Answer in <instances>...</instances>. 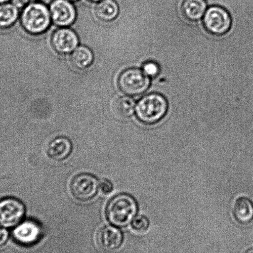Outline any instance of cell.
I'll use <instances>...</instances> for the list:
<instances>
[{"label":"cell","mask_w":253,"mask_h":253,"mask_svg":"<svg viewBox=\"0 0 253 253\" xmlns=\"http://www.w3.org/2000/svg\"><path fill=\"white\" fill-rule=\"evenodd\" d=\"M50 10L41 1L26 4L22 11L21 21L27 32L38 35L47 30L51 23Z\"/></svg>","instance_id":"cell-1"},{"label":"cell","mask_w":253,"mask_h":253,"mask_svg":"<svg viewBox=\"0 0 253 253\" xmlns=\"http://www.w3.org/2000/svg\"><path fill=\"white\" fill-rule=\"evenodd\" d=\"M137 209L136 201L131 196L122 194L110 201L107 208V217L113 225L124 227L133 219Z\"/></svg>","instance_id":"cell-2"},{"label":"cell","mask_w":253,"mask_h":253,"mask_svg":"<svg viewBox=\"0 0 253 253\" xmlns=\"http://www.w3.org/2000/svg\"><path fill=\"white\" fill-rule=\"evenodd\" d=\"M168 104L166 99L159 94H151L139 100L136 113L140 121L147 124L159 122L165 116Z\"/></svg>","instance_id":"cell-3"},{"label":"cell","mask_w":253,"mask_h":253,"mask_svg":"<svg viewBox=\"0 0 253 253\" xmlns=\"http://www.w3.org/2000/svg\"><path fill=\"white\" fill-rule=\"evenodd\" d=\"M149 85L148 76L139 69H127L120 75L119 79L120 89L128 95L141 94L146 91Z\"/></svg>","instance_id":"cell-4"},{"label":"cell","mask_w":253,"mask_h":253,"mask_svg":"<svg viewBox=\"0 0 253 253\" xmlns=\"http://www.w3.org/2000/svg\"><path fill=\"white\" fill-rule=\"evenodd\" d=\"M204 25L209 33L222 36L227 33L232 24L229 13L220 6L210 7L204 17Z\"/></svg>","instance_id":"cell-5"},{"label":"cell","mask_w":253,"mask_h":253,"mask_svg":"<svg viewBox=\"0 0 253 253\" xmlns=\"http://www.w3.org/2000/svg\"><path fill=\"white\" fill-rule=\"evenodd\" d=\"M25 213V208L20 201L13 198L0 200V225L4 228L18 224Z\"/></svg>","instance_id":"cell-6"},{"label":"cell","mask_w":253,"mask_h":253,"mask_svg":"<svg viewBox=\"0 0 253 253\" xmlns=\"http://www.w3.org/2000/svg\"><path fill=\"white\" fill-rule=\"evenodd\" d=\"M99 186V184L94 176L89 174H81L73 179L71 191L77 200L85 201L94 197Z\"/></svg>","instance_id":"cell-7"},{"label":"cell","mask_w":253,"mask_h":253,"mask_svg":"<svg viewBox=\"0 0 253 253\" xmlns=\"http://www.w3.org/2000/svg\"><path fill=\"white\" fill-rule=\"evenodd\" d=\"M51 20L56 25L66 27L75 22L76 11L72 2L68 0H52L49 6Z\"/></svg>","instance_id":"cell-8"},{"label":"cell","mask_w":253,"mask_h":253,"mask_svg":"<svg viewBox=\"0 0 253 253\" xmlns=\"http://www.w3.org/2000/svg\"><path fill=\"white\" fill-rule=\"evenodd\" d=\"M42 235L41 225L34 220H26L13 231L14 240L19 244L31 246L38 242Z\"/></svg>","instance_id":"cell-9"},{"label":"cell","mask_w":253,"mask_h":253,"mask_svg":"<svg viewBox=\"0 0 253 253\" xmlns=\"http://www.w3.org/2000/svg\"><path fill=\"white\" fill-rule=\"evenodd\" d=\"M51 43L55 50L60 54L72 52L77 47L79 39L75 32L68 28H61L54 33Z\"/></svg>","instance_id":"cell-10"},{"label":"cell","mask_w":253,"mask_h":253,"mask_svg":"<svg viewBox=\"0 0 253 253\" xmlns=\"http://www.w3.org/2000/svg\"><path fill=\"white\" fill-rule=\"evenodd\" d=\"M98 245L100 248L108 252L119 248L123 242V235L119 229L106 226L101 228L97 236Z\"/></svg>","instance_id":"cell-11"},{"label":"cell","mask_w":253,"mask_h":253,"mask_svg":"<svg viewBox=\"0 0 253 253\" xmlns=\"http://www.w3.org/2000/svg\"><path fill=\"white\" fill-rule=\"evenodd\" d=\"M72 151V144L65 137H59L50 142L47 147V154L51 159L63 161L70 156Z\"/></svg>","instance_id":"cell-12"},{"label":"cell","mask_w":253,"mask_h":253,"mask_svg":"<svg viewBox=\"0 0 253 253\" xmlns=\"http://www.w3.org/2000/svg\"><path fill=\"white\" fill-rule=\"evenodd\" d=\"M95 13L100 20L112 21L117 18L119 13V4L115 0H102L97 2Z\"/></svg>","instance_id":"cell-13"},{"label":"cell","mask_w":253,"mask_h":253,"mask_svg":"<svg viewBox=\"0 0 253 253\" xmlns=\"http://www.w3.org/2000/svg\"><path fill=\"white\" fill-rule=\"evenodd\" d=\"M184 16L188 20H200L205 14L207 8L205 0H185L182 5Z\"/></svg>","instance_id":"cell-14"},{"label":"cell","mask_w":253,"mask_h":253,"mask_svg":"<svg viewBox=\"0 0 253 253\" xmlns=\"http://www.w3.org/2000/svg\"><path fill=\"white\" fill-rule=\"evenodd\" d=\"M235 217L241 223H248L253 219V203L249 199H238L233 207Z\"/></svg>","instance_id":"cell-15"},{"label":"cell","mask_w":253,"mask_h":253,"mask_svg":"<svg viewBox=\"0 0 253 253\" xmlns=\"http://www.w3.org/2000/svg\"><path fill=\"white\" fill-rule=\"evenodd\" d=\"M71 63L78 70H83L89 68L94 60V55L89 48L80 46L73 51L71 55Z\"/></svg>","instance_id":"cell-16"},{"label":"cell","mask_w":253,"mask_h":253,"mask_svg":"<svg viewBox=\"0 0 253 253\" xmlns=\"http://www.w3.org/2000/svg\"><path fill=\"white\" fill-rule=\"evenodd\" d=\"M18 6L14 3L0 4V30L11 28L19 17Z\"/></svg>","instance_id":"cell-17"},{"label":"cell","mask_w":253,"mask_h":253,"mask_svg":"<svg viewBox=\"0 0 253 253\" xmlns=\"http://www.w3.org/2000/svg\"><path fill=\"white\" fill-rule=\"evenodd\" d=\"M135 102L131 97L124 96L118 98L113 104L112 111L115 117L125 119L131 116L135 109Z\"/></svg>","instance_id":"cell-18"},{"label":"cell","mask_w":253,"mask_h":253,"mask_svg":"<svg viewBox=\"0 0 253 253\" xmlns=\"http://www.w3.org/2000/svg\"><path fill=\"white\" fill-rule=\"evenodd\" d=\"M131 226L137 232H144L147 230L149 226L148 219L143 215H138L134 218Z\"/></svg>","instance_id":"cell-19"},{"label":"cell","mask_w":253,"mask_h":253,"mask_svg":"<svg viewBox=\"0 0 253 253\" xmlns=\"http://www.w3.org/2000/svg\"><path fill=\"white\" fill-rule=\"evenodd\" d=\"M159 66L157 63L149 61L143 66V72L148 77L154 78L159 73Z\"/></svg>","instance_id":"cell-20"},{"label":"cell","mask_w":253,"mask_h":253,"mask_svg":"<svg viewBox=\"0 0 253 253\" xmlns=\"http://www.w3.org/2000/svg\"><path fill=\"white\" fill-rule=\"evenodd\" d=\"M100 190L104 194H109L112 192L113 190V185L109 180L104 179L99 184Z\"/></svg>","instance_id":"cell-21"},{"label":"cell","mask_w":253,"mask_h":253,"mask_svg":"<svg viewBox=\"0 0 253 253\" xmlns=\"http://www.w3.org/2000/svg\"><path fill=\"white\" fill-rule=\"evenodd\" d=\"M9 234L4 227L0 225V247L4 245L8 239Z\"/></svg>","instance_id":"cell-22"},{"label":"cell","mask_w":253,"mask_h":253,"mask_svg":"<svg viewBox=\"0 0 253 253\" xmlns=\"http://www.w3.org/2000/svg\"><path fill=\"white\" fill-rule=\"evenodd\" d=\"M39 1V0H17L16 2L19 4H27Z\"/></svg>","instance_id":"cell-23"},{"label":"cell","mask_w":253,"mask_h":253,"mask_svg":"<svg viewBox=\"0 0 253 253\" xmlns=\"http://www.w3.org/2000/svg\"><path fill=\"white\" fill-rule=\"evenodd\" d=\"M11 0H0V4L8 3Z\"/></svg>","instance_id":"cell-24"},{"label":"cell","mask_w":253,"mask_h":253,"mask_svg":"<svg viewBox=\"0 0 253 253\" xmlns=\"http://www.w3.org/2000/svg\"><path fill=\"white\" fill-rule=\"evenodd\" d=\"M245 253H253V248H251V249L247 250Z\"/></svg>","instance_id":"cell-25"},{"label":"cell","mask_w":253,"mask_h":253,"mask_svg":"<svg viewBox=\"0 0 253 253\" xmlns=\"http://www.w3.org/2000/svg\"><path fill=\"white\" fill-rule=\"evenodd\" d=\"M89 1L91 2H95V3H97V2L102 1V0H89Z\"/></svg>","instance_id":"cell-26"},{"label":"cell","mask_w":253,"mask_h":253,"mask_svg":"<svg viewBox=\"0 0 253 253\" xmlns=\"http://www.w3.org/2000/svg\"><path fill=\"white\" fill-rule=\"evenodd\" d=\"M68 1H70L71 2H76L79 1V0H68Z\"/></svg>","instance_id":"cell-27"}]
</instances>
